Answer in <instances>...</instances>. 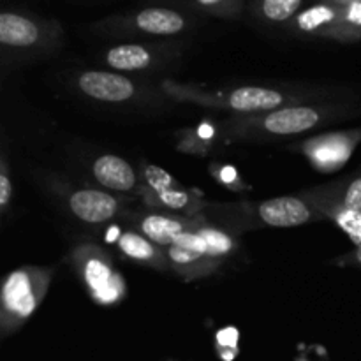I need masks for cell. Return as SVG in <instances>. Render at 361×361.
Here are the masks:
<instances>
[{"label": "cell", "instance_id": "obj_2", "mask_svg": "<svg viewBox=\"0 0 361 361\" xmlns=\"http://www.w3.org/2000/svg\"><path fill=\"white\" fill-rule=\"evenodd\" d=\"M53 268L20 267L11 271L0 293V326L7 335L37 310L51 284Z\"/></svg>", "mask_w": 361, "mask_h": 361}, {"label": "cell", "instance_id": "obj_4", "mask_svg": "<svg viewBox=\"0 0 361 361\" xmlns=\"http://www.w3.org/2000/svg\"><path fill=\"white\" fill-rule=\"evenodd\" d=\"M342 113V108L335 104H291L264 115L238 120L233 129L245 136L291 137L317 129Z\"/></svg>", "mask_w": 361, "mask_h": 361}, {"label": "cell", "instance_id": "obj_19", "mask_svg": "<svg viewBox=\"0 0 361 361\" xmlns=\"http://www.w3.org/2000/svg\"><path fill=\"white\" fill-rule=\"evenodd\" d=\"M166 2L192 14H207L222 20H236L243 13V0H166Z\"/></svg>", "mask_w": 361, "mask_h": 361}, {"label": "cell", "instance_id": "obj_14", "mask_svg": "<svg viewBox=\"0 0 361 361\" xmlns=\"http://www.w3.org/2000/svg\"><path fill=\"white\" fill-rule=\"evenodd\" d=\"M194 219H182L166 214H136L133 215V224L137 233L147 236L150 242L161 249H168L176 242L187 229L192 226Z\"/></svg>", "mask_w": 361, "mask_h": 361}, {"label": "cell", "instance_id": "obj_20", "mask_svg": "<svg viewBox=\"0 0 361 361\" xmlns=\"http://www.w3.org/2000/svg\"><path fill=\"white\" fill-rule=\"evenodd\" d=\"M250 7L264 23L286 27L303 9V0H252Z\"/></svg>", "mask_w": 361, "mask_h": 361}, {"label": "cell", "instance_id": "obj_1", "mask_svg": "<svg viewBox=\"0 0 361 361\" xmlns=\"http://www.w3.org/2000/svg\"><path fill=\"white\" fill-rule=\"evenodd\" d=\"M162 90L169 97L182 102H192V104L208 106V108L228 109V111L238 113V115H264V113L275 111L279 108L291 104H300V101L307 97L289 94L275 87H236L221 92H204L200 88L189 87V85H178L173 81H164Z\"/></svg>", "mask_w": 361, "mask_h": 361}, {"label": "cell", "instance_id": "obj_15", "mask_svg": "<svg viewBox=\"0 0 361 361\" xmlns=\"http://www.w3.org/2000/svg\"><path fill=\"white\" fill-rule=\"evenodd\" d=\"M95 182L113 192H133L140 185L137 173L126 159L115 154H102L92 164Z\"/></svg>", "mask_w": 361, "mask_h": 361}, {"label": "cell", "instance_id": "obj_16", "mask_svg": "<svg viewBox=\"0 0 361 361\" xmlns=\"http://www.w3.org/2000/svg\"><path fill=\"white\" fill-rule=\"evenodd\" d=\"M303 196L312 201L319 210L324 207H335L361 212V175L349 178L348 182L316 187L303 192Z\"/></svg>", "mask_w": 361, "mask_h": 361}, {"label": "cell", "instance_id": "obj_24", "mask_svg": "<svg viewBox=\"0 0 361 361\" xmlns=\"http://www.w3.org/2000/svg\"><path fill=\"white\" fill-rule=\"evenodd\" d=\"M319 2L335 4V6H351V4H361V0H319Z\"/></svg>", "mask_w": 361, "mask_h": 361}, {"label": "cell", "instance_id": "obj_23", "mask_svg": "<svg viewBox=\"0 0 361 361\" xmlns=\"http://www.w3.org/2000/svg\"><path fill=\"white\" fill-rule=\"evenodd\" d=\"M338 263L344 264V267L361 268V243L355 247V250H353V252L345 254L344 257H341V259H338Z\"/></svg>", "mask_w": 361, "mask_h": 361}, {"label": "cell", "instance_id": "obj_22", "mask_svg": "<svg viewBox=\"0 0 361 361\" xmlns=\"http://www.w3.org/2000/svg\"><path fill=\"white\" fill-rule=\"evenodd\" d=\"M13 182L9 176V166H7L6 155H2L0 161V210L7 212L11 200H13Z\"/></svg>", "mask_w": 361, "mask_h": 361}, {"label": "cell", "instance_id": "obj_9", "mask_svg": "<svg viewBox=\"0 0 361 361\" xmlns=\"http://www.w3.org/2000/svg\"><path fill=\"white\" fill-rule=\"evenodd\" d=\"M143 185L148 196L157 207L176 214L192 215L200 212L201 201L190 196L185 189L178 185L175 178L159 166L147 164L143 168Z\"/></svg>", "mask_w": 361, "mask_h": 361}, {"label": "cell", "instance_id": "obj_17", "mask_svg": "<svg viewBox=\"0 0 361 361\" xmlns=\"http://www.w3.org/2000/svg\"><path fill=\"white\" fill-rule=\"evenodd\" d=\"M116 249L127 257V259L134 261V263L147 264L150 268H162L169 267L168 259H166L164 249L155 245L154 242L137 233L136 229H127L122 235L116 238Z\"/></svg>", "mask_w": 361, "mask_h": 361}, {"label": "cell", "instance_id": "obj_21", "mask_svg": "<svg viewBox=\"0 0 361 361\" xmlns=\"http://www.w3.org/2000/svg\"><path fill=\"white\" fill-rule=\"evenodd\" d=\"M196 231L204 238L208 247V259L221 267L222 261L228 259L236 249V242L229 233L215 228V226L207 224V222H197L194 224Z\"/></svg>", "mask_w": 361, "mask_h": 361}, {"label": "cell", "instance_id": "obj_8", "mask_svg": "<svg viewBox=\"0 0 361 361\" xmlns=\"http://www.w3.org/2000/svg\"><path fill=\"white\" fill-rule=\"evenodd\" d=\"M257 219L268 228H298L324 215L305 196H281L261 201L254 208Z\"/></svg>", "mask_w": 361, "mask_h": 361}, {"label": "cell", "instance_id": "obj_12", "mask_svg": "<svg viewBox=\"0 0 361 361\" xmlns=\"http://www.w3.org/2000/svg\"><path fill=\"white\" fill-rule=\"evenodd\" d=\"M67 207L85 224H106L120 214V201L102 189H76L67 196Z\"/></svg>", "mask_w": 361, "mask_h": 361}, {"label": "cell", "instance_id": "obj_18", "mask_svg": "<svg viewBox=\"0 0 361 361\" xmlns=\"http://www.w3.org/2000/svg\"><path fill=\"white\" fill-rule=\"evenodd\" d=\"M164 254L169 268L176 270L185 279L203 277V275L212 274L217 268V264L212 263L207 256L192 249L178 245V243H173L168 249H164Z\"/></svg>", "mask_w": 361, "mask_h": 361}, {"label": "cell", "instance_id": "obj_3", "mask_svg": "<svg viewBox=\"0 0 361 361\" xmlns=\"http://www.w3.org/2000/svg\"><path fill=\"white\" fill-rule=\"evenodd\" d=\"M194 14L175 6H147L104 18L95 25L99 32L116 37H175L190 30Z\"/></svg>", "mask_w": 361, "mask_h": 361}, {"label": "cell", "instance_id": "obj_13", "mask_svg": "<svg viewBox=\"0 0 361 361\" xmlns=\"http://www.w3.org/2000/svg\"><path fill=\"white\" fill-rule=\"evenodd\" d=\"M162 55V49L155 44L122 42L106 49L104 62L115 73H137L154 67Z\"/></svg>", "mask_w": 361, "mask_h": 361}, {"label": "cell", "instance_id": "obj_7", "mask_svg": "<svg viewBox=\"0 0 361 361\" xmlns=\"http://www.w3.org/2000/svg\"><path fill=\"white\" fill-rule=\"evenodd\" d=\"M286 30L303 37L345 41L344 7L328 2H316L309 7H303L286 25Z\"/></svg>", "mask_w": 361, "mask_h": 361}, {"label": "cell", "instance_id": "obj_5", "mask_svg": "<svg viewBox=\"0 0 361 361\" xmlns=\"http://www.w3.org/2000/svg\"><path fill=\"white\" fill-rule=\"evenodd\" d=\"M74 268L85 289L99 305H116L127 295L126 282L113 264L111 256L94 243H81L73 250Z\"/></svg>", "mask_w": 361, "mask_h": 361}, {"label": "cell", "instance_id": "obj_10", "mask_svg": "<svg viewBox=\"0 0 361 361\" xmlns=\"http://www.w3.org/2000/svg\"><path fill=\"white\" fill-rule=\"evenodd\" d=\"M361 140V130L331 133L302 143V152L319 171H335L344 166Z\"/></svg>", "mask_w": 361, "mask_h": 361}, {"label": "cell", "instance_id": "obj_6", "mask_svg": "<svg viewBox=\"0 0 361 361\" xmlns=\"http://www.w3.org/2000/svg\"><path fill=\"white\" fill-rule=\"evenodd\" d=\"M60 39L62 28L56 21L18 9L0 13V44L6 51H44L59 44Z\"/></svg>", "mask_w": 361, "mask_h": 361}, {"label": "cell", "instance_id": "obj_11", "mask_svg": "<svg viewBox=\"0 0 361 361\" xmlns=\"http://www.w3.org/2000/svg\"><path fill=\"white\" fill-rule=\"evenodd\" d=\"M76 85L87 97L104 104H122L137 95L136 83L115 71H85L78 76Z\"/></svg>", "mask_w": 361, "mask_h": 361}]
</instances>
